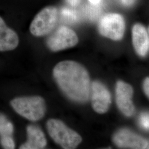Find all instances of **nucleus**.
I'll return each mask as SVG.
<instances>
[{"mask_svg":"<svg viewBox=\"0 0 149 149\" xmlns=\"http://www.w3.org/2000/svg\"><path fill=\"white\" fill-rule=\"evenodd\" d=\"M144 91L146 95L149 97V77L146 78L144 82Z\"/></svg>","mask_w":149,"mask_h":149,"instance_id":"f3484780","label":"nucleus"},{"mask_svg":"<svg viewBox=\"0 0 149 149\" xmlns=\"http://www.w3.org/2000/svg\"><path fill=\"white\" fill-rule=\"evenodd\" d=\"M88 1L91 3L93 5H98L101 1V0H88Z\"/></svg>","mask_w":149,"mask_h":149,"instance_id":"aec40b11","label":"nucleus"},{"mask_svg":"<svg viewBox=\"0 0 149 149\" xmlns=\"http://www.w3.org/2000/svg\"><path fill=\"white\" fill-rule=\"evenodd\" d=\"M13 132V126L4 115L0 114V136H11Z\"/></svg>","mask_w":149,"mask_h":149,"instance_id":"ddd939ff","label":"nucleus"},{"mask_svg":"<svg viewBox=\"0 0 149 149\" xmlns=\"http://www.w3.org/2000/svg\"><path fill=\"white\" fill-rule=\"evenodd\" d=\"M58 11L54 6L44 8L35 16L29 27L34 36L43 37L53 31L58 21Z\"/></svg>","mask_w":149,"mask_h":149,"instance_id":"20e7f679","label":"nucleus"},{"mask_svg":"<svg viewBox=\"0 0 149 149\" xmlns=\"http://www.w3.org/2000/svg\"><path fill=\"white\" fill-rule=\"evenodd\" d=\"M92 105L98 113L108 111L111 103V96L106 87L100 82L95 81L92 85Z\"/></svg>","mask_w":149,"mask_h":149,"instance_id":"1a4fd4ad","label":"nucleus"},{"mask_svg":"<svg viewBox=\"0 0 149 149\" xmlns=\"http://www.w3.org/2000/svg\"><path fill=\"white\" fill-rule=\"evenodd\" d=\"M1 144L3 148L6 149H13L15 148V144L12 136L1 137Z\"/></svg>","mask_w":149,"mask_h":149,"instance_id":"2eb2a0df","label":"nucleus"},{"mask_svg":"<svg viewBox=\"0 0 149 149\" xmlns=\"http://www.w3.org/2000/svg\"><path fill=\"white\" fill-rule=\"evenodd\" d=\"M79 39L75 32L68 27L58 28L47 39V45L53 52H58L76 45Z\"/></svg>","mask_w":149,"mask_h":149,"instance_id":"423d86ee","label":"nucleus"},{"mask_svg":"<svg viewBox=\"0 0 149 149\" xmlns=\"http://www.w3.org/2000/svg\"><path fill=\"white\" fill-rule=\"evenodd\" d=\"M134 47L141 56H145L149 52V33L146 28L141 24H135L132 29Z\"/></svg>","mask_w":149,"mask_h":149,"instance_id":"9d476101","label":"nucleus"},{"mask_svg":"<svg viewBox=\"0 0 149 149\" xmlns=\"http://www.w3.org/2000/svg\"><path fill=\"white\" fill-rule=\"evenodd\" d=\"M139 124L141 127L145 130H149V117L148 113H142L139 118Z\"/></svg>","mask_w":149,"mask_h":149,"instance_id":"dca6fc26","label":"nucleus"},{"mask_svg":"<svg viewBox=\"0 0 149 149\" xmlns=\"http://www.w3.org/2000/svg\"><path fill=\"white\" fill-rule=\"evenodd\" d=\"M124 5L126 6H132L134 3L135 0H120Z\"/></svg>","mask_w":149,"mask_h":149,"instance_id":"a211bd4d","label":"nucleus"},{"mask_svg":"<svg viewBox=\"0 0 149 149\" xmlns=\"http://www.w3.org/2000/svg\"><path fill=\"white\" fill-rule=\"evenodd\" d=\"M113 140L118 147L125 149H144L149 148V141L127 129L118 131Z\"/></svg>","mask_w":149,"mask_h":149,"instance_id":"0eeeda50","label":"nucleus"},{"mask_svg":"<svg viewBox=\"0 0 149 149\" xmlns=\"http://www.w3.org/2000/svg\"><path fill=\"white\" fill-rule=\"evenodd\" d=\"M11 104L18 114L31 121L39 120L45 114V101L39 96L16 98L11 101Z\"/></svg>","mask_w":149,"mask_h":149,"instance_id":"f03ea898","label":"nucleus"},{"mask_svg":"<svg viewBox=\"0 0 149 149\" xmlns=\"http://www.w3.org/2000/svg\"><path fill=\"white\" fill-rule=\"evenodd\" d=\"M66 1L70 5L72 6H76L79 5L81 1V0H66Z\"/></svg>","mask_w":149,"mask_h":149,"instance_id":"6ab92c4d","label":"nucleus"},{"mask_svg":"<svg viewBox=\"0 0 149 149\" xmlns=\"http://www.w3.org/2000/svg\"><path fill=\"white\" fill-rule=\"evenodd\" d=\"M19 44V38L16 32L8 27L0 16V52L15 49Z\"/></svg>","mask_w":149,"mask_h":149,"instance_id":"9b49d317","label":"nucleus"},{"mask_svg":"<svg viewBox=\"0 0 149 149\" xmlns=\"http://www.w3.org/2000/svg\"><path fill=\"white\" fill-rule=\"evenodd\" d=\"M125 29L124 18L117 13L105 15L98 23V31L102 36L114 40H119L123 37Z\"/></svg>","mask_w":149,"mask_h":149,"instance_id":"39448f33","label":"nucleus"},{"mask_svg":"<svg viewBox=\"0 0 149 149\" xmlns=\"http://www.w3.org/2000/svg\"><path fill=\"white\" fill-rule=\"evenodd\" d=\"M28 140L20 146L21 149H44L47 145V140L42 130L37 126L31 125L27 128Z\"/></svg>","mask_w":149,"mask_h":149,"instance_id":"f8f14e48","label":"nucleus"},{"mask_svg":"<svg viewBox=\"0 0 149 149\" xmlns=\"http://www.w3.org/2000/svg\"><path fill=\"white\" fill-rule=\"evenodd\" d=\"M117 104L124 115L131 117L135 112V108L132 101L133 90L128 84L119 81L116 86Z\"/></svg>","mask_w":149,"mask_h":149,"instance_id":"6e6552de","label":"nucleus"},{"mask_svg":"<svg viewBox=\"0 0 149 149\" xmlns=\"http://www.w3.org/2000/svg\"><path fill=\"white\" fill-rule=\"evenodd\" d=\"M47 127L51 138L64 149H74L82 141L78 134L67 127L59 120H49Z\"/></svg>","mask_w":149,"mask_h":149,"instance_id":"7ed1b4c3","label":"nucleus"},{"mask_svg":"<svg viewBox=\"0 0 149 149\" xmlns=\"http://www.w3.org/2000/svg\"><path fill=\"white\" fill-rule=\"evenodd\" d=\"M61 16L63 19L69 23H73L77 19L76 13L74 10L67 8H64L61 10Z\"/></svg>","mask_w":149,"mask_h":149,"instance_id":"4468645a","label":"nucleus"},{"mask_svg":"<svg viewBox=\"0 0 149 149\" xmlns=\"http://www.w3.org/2000/svg\"><path fill=\"white\" fill-rule=\"evenodd\" d=\"M54 77L64 93L74 101L84 102L90 93V77L87 71L80 64L64 61L57 64Z\"/></svg>","mask_w":149,"mask_h":149,"instance_id":"f257e3e1","label":"nucleus"}]
</instances>
